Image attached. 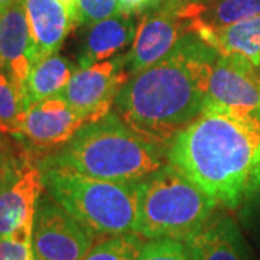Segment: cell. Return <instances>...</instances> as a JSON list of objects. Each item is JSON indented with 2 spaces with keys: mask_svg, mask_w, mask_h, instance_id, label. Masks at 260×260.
I'll return each instance as SVG.
<instances>
[{
  "mask_svg": "<svg viewBox=\"0 0 260 260\" xmlns=\"http://www.w3.org/2000/svg\"><path fill=\"white\" fill-rule=\"evenodd\" d=\"M168 164L229 210L260 192V112L205 103L169 143Z\"/></svg>",
  "mask_w": 260,
  "mask_h": 260,
  "instance_id": "cell-1",
  "label": "cell"
},
{
  "mask_svg": "<svg viewBox=\"0 0 260 260\" xmlns=\"http://www.w3.org/2000/svg\"><path fill=\"white\" fill-rule=\"evenodd\" d=\"M218 52L189 32L171 54L123 84L116 114L155 146L169 145L201 114Z\"/></svg>",
  "mask_w": 260,
  "mask_h": 260,
  "instance_id": "cell-2",
  "label": "cell"
},
{
  "mask_svg": "<svg viewBox=\"0 0 260 260\" xmlns=\"http://www.w3.org/2000/svg\"><path fill=\"white\" fill-rule=\"evenodd\" d=\"M156 148L110 112L85 123L47 159L44 168H65L114 182L139 181L165 165Z\"/></svg>",
  "mask_w": 260,
  "mask_h": 260,
  "instance_id": "cell-3",
  "label": "cell"
},
{
  "mask_svg": "<svg viewBox=\"0 0 260 260\" xmlns=\"http://www.w3.org/2000/svg\"><path fill=\"white\" fill-rule=\"evenodd\" d=\"M42 179L49 197L94 234L138 233L140 179L114 182L55 167L44 168Z\"/></svg>",
  "mask_w": 260,
  "mask_h": 260,
  "instance_id": "cell-4",
  "label": "cell"
},
{
  "mask_svg": "<svg viewBox=\"0 0 260 260\" xmlns=\"http://www.w3.org/2000/svg\"><path fill=\"white\" fill-rule=\"evenodd\" d=\"M217 201L171 164L139 181L138 234L185 242L215 213Z\"/></svg>",
  "mask_w": 260,
  "mask_h": 260,
  "instance_id": "cell-5",
  "label": "cell"
},
{
  "mask_svg": "<svg viewBox=\"0 0 260 260\" xmlns=\"http://www.w3.org/2000/svg\"><path fill=\"white\" fill-rule=\"evenodd\" d=\"M95 234L51 197H39L32 229V260H83Z\"/></svg>",
  "mask_w": 260,
  "mask_h": 260,
  "instance_id": "cell-6",
  "label": "cell"
},
{
  "mask_svg": "<svg viewBox=\"0 0 260 260\" xmlns=\"http://www.w3.org/2000/svg\"><path fill=\"white\" fill-rule=\"evenodd\" d=\"M130 78L126 54H120L88 67H77L59 94L87 121H95L110 113L116 95Z\"/></svg>",
  "mask_w": 260,
  "mask_h": 260,
  "instance_id": "cell-7",
  "label": "cell"
},
{
  "mask_svg": "<svg viewBox=\"0 0 260 260\" xmlns=\"http://www.w3.org/2000/svg\"><path fill=\"white\" fill-rule=\"evenodd\" d=\"M191 32V20L181 5L162 2L140 20L133 45L126 52L130 75L156 64L172 52L182 38Z\"/></svg>",
  "mask_w": 260,
  "mask_h": 260,
  "instance_id": "cell-8",
  "label": "cell"
},
{
  "mask_svg": "<svg viewBox=\"0 0 260 260\" xmlns=\"http://www.w3.org/2000/svg\"><path fill=\"white\" fill-rule=\"evenodd\" d=\"M257 67L240 55H218L213 65L207 102L260 112Z\"/></svg>",
  "mask_w": 260,
  "mask_h": 260,
  "instance_id": "cell-9",
  "label": "cell"
},
{
  "mask_svg": "<svg viewBox=\"0 0 260 260\" xmlns=\"http://www.w3.org/2000/svg\"><path fill=\"white\" fill-rule=\"evenodd\" d=\"M85 123L87 119L73 106L61 97H52L29 107L18 135L37 148H56L67 143Z\"/></svg>",
  "mask_w": 260,
  "mask_h": 260,
  "instance_id": "cell-10",
  "label": "cell"
},
{
  "mask_svg": "<svg viewBox=\"0 0 260 260\" xmlns=\"http://www.w3.org/2000/svg\"><path fill=\"white\" fill-rule=\"evenodd\" d=\"M32 68V38L23 0L0 8V70L25 84Z\"/></svg>",
  "mask_w": 260,
  "mask_h": 260,
  "instance_id": "cell-11",
  "label": "cell"
},
{
  "mask_svg": "<svg viewBox=\"0 0 260 260\" xmlns=\"http://www.w3.org/2000/svg\"><path fill=\"white\" fill-rule=\"evenodd\" d=\"M42 189V171L26 165L0 191V239L16 232L23 224L34 223Z\"/></svg>",
  "mask_w": 260,
  "mask_h": 260,
  "instance_id": "cell-12",
  "label": "cell"
},
{
  "mask_svg": "<svg viewBox=\"0 0 260 260\" xmlns=\"http://www.w3.org/2000/svg\"><path fill=\"white\" fill-rule=\"evenodd\" d=\"M32 38V67L56 54L73 28V19L59 0H23Z\"/></svg>",
  "mask_w": 260,
  "mask_h": 260,
  "instance_id": "cell-13",
  "label": "cell"
},
{
  "mask_svg": "<svg viewBox=\"0 0 260 260\" xmlns=\"http://www.w3.org/2000/svg\"><path fill=\"white\" fill-rule=\"evenodd\" d=\"M185 243L194 260H244L240 230L225 214L214 213Z\"/></svg>",
  "mask_w": 260,
  "mask_h": 260,
  "instance_id": "cell-14",
  "label": "cell"
},
{
  "mask_svg": "<svg viewBox=\"0 0 260 260\" xmlns=\"http://www.w3.org/2000/svg\"><path fill=\"white\" fill-rule=\"evenodd\" d=\"M138 26L133 16L117 13L90 25L84 38V52L78 67L97 64L132 48Z\"/></svg>",
  "mask_w": 260,
  "mask_h": 260,
  "instance_id": "cell-15",
  "label": "cell"
},
{
  "mask_svg": "<svg viewBox=\"0 0 260 260\" xmlns=\"http://www.w3.org/2000/svg\"><path fill=\"white\" fill-rule=\"evenodd\" d=\"M192 32L220 55H240L260 67V15L224 28H195Z\"/></svg>",
  "mask_w": 260,
  "mask_h": 260,
  "instance_id": "cell-16",
  "label": "cell"
},
{
  "mask_svg": "<svg viewBox=\"0 0 260 260\" xmlns=\"http://www.w3.org/2000/svg\"><path fill=\"white\" fill-rule=\"evenodd\" d=\"M184 6L191 32L195 28L220 29L260 15V0H203Z\"/></svg>",
  "mask_w": 260,
  "mask_h": 260,
  "instance_id": "cell-17",
  "label": "cell"
},
{
  "mask_svg": "<svg viewBox=\"0 0 260 260\" xmlns=\"http://www.w3.org/2000/svg\"><path fill=\"white\" fill-rule=\"evenodd\" d=\"M75 70L77 67L58 52L34 65L25 83L29 107L38 102L58 97Z\"/></svg>",
  "mask_w": 260,
  "mask_h": 260,
  "instance_id": "cell-18",
  "label": "cell"
},
{
  "mask_svg": "<svg viewBox=\"0 0 260 260\" xmlns=\"http://www.w3.org/2000/svg\"><path fill=\"white\" fill-rule=\"evenodd\" d=\"M28 109L25 84L0 70V132L18 135L20 120Z\"/></svg>",
  "mask_w": 260,
  "mask_h": 260,
  "instance_id": "cell-19",
  "label": "cell"
},
{
  "mask_svg": "<svg viewBox=\"0 0 260 260\" xmlns=\"http://www.w3.org/2000/svg\"><path fill=\"white\" fill-rule=\"evenodd\" d=\"M143 244V237L138 233L112 236L94 244L83 260H138Z\"/></svg>",
  "mask_w": 260,
  "mask_h": 260,
  "instance_id": "cell-20",
  "label": "cell"
},
{
  "mask_svg": "<svg viewBox=\"0 0 260 260\" xmlns=\"http://www.w3.org/2000/svg\"><path fill=\"white\" fill-rule=\"evenodd\" d=\"M138 260H194V257L182 240L155 239L143 244Z\"/></svg>",
  "mask_w": 260,
  "mask_h": 260,
  "instance_id": "cell-21",
  "label": "cell"
},
{
  "mask_svg": "<svg viewBox=\"0 0 260 260\" xmlns=\"http://www.w3.org/2000/svg\"><path fill=\"white\" fill-rule=\"evenodd\" d=\"M120 13V0H77L73 23L93 25Z\"/></svg>",
  "mask_w": 260,
  "mask_h": 260,
  "instance_id": "cell-22",
  "label": "cell"
},
{
  "mask_svg": "<svg viewBox=\"0 0 260 260\" xmlns=\"http://www.w3.org/2000/svg\"><path fill=\"white\" fill-rule=\"evenodd\" d=\"M32 229L34 223H26L0 239V260H32Z\"/></svg>",
  "mask_w": 260,
  "mask_h": 260,
  "instance_id": "cell-23",
  "label": "cell"
},
{
  "mask_svg": "<svg viewBox=\"0 0 260 260\" xmlns=\"http://www.w3.org/2000/svg\"><path fill=\"white\" fill-rule=\"evenodd\" d=\"M243 221L260 243V192L250 198L243 210Z\"/></svg>",
  "mask_w": 260,
  "mask_h": 260,
  "instance_id": "cell-24",
  "label": "cell"
},
{
  "mask_svg": "<svg viewBox=\"0 0 260 260\" xmlns=\"http://www.w3.org/2000/svg\"><path fill=\"white\" fill-rule=\"evenodd\" d=\"M164 0H120V13L133 16L136 13L155 9Z\"/></svg>",
  "mask_w": 260,
  "mask_h": 260,
  "instance_id": "cell-25",
  "label": "cell"
},
{
  "mask_svg": "<svg viewBox=\"0 0 260 260\" xmlns=\"http://www.w3.org/2000/svg\"><path fill=\"white\" fill-rule=\"evenodd\" d=\"M20 168H16L15 162L6 158L2 152H0V191L5 186L9 184L10 181L15 178V175L19 172Z\"/></svg>",
  "mask_w": 260,
  "mask_h": 260,
  "instance_id": "cell-26",
  "label": "cell"
},
{
  "mask_svg": "<svg viewBox=\"0 0 260 260\" xmlns=\"http://www.w3.org/2000/svg\"><path fill=\"white\" fill-rule=\"evenodd\" d=\"M59 2H61V5L67 9V12L71 16V19H73L75 12V6H77V0H59Z\"/></svg>",
  "mask_w": 260,
  "mask_h": 260,
  "instance_id": "cell-27",
  "label": "cell"
},
{
  "mask_svg": "<svg viewBox=\"0 0 260 260\" xmlns=\"http://www.w3.org/2000/svg\"><path fill=\"white\" fill-rule=\"evenodd\" d=\"M169 3H174V5H191V3H200L203 0H165Z\"/></svg>",
  "mask_w": 260,
  "mask_h": 260,
  "instance_id": "cell-28",
  "label": "cell"
},
{
  "mask_svg": "<svg viewBox=\"0 0 260 260\" xmlns=\"http://www.w3.org/2000/svg\"><path fill=\"white\" fill-rule=\"evenodd\" d=\"M13 0H0V8H5V6H8V5H10Z\"/></svg>",
  "mask_w": 260,
  "mask_h": 260,
  "instance_id": "cell-29",
  "label": "cell"
}]
</instances>
